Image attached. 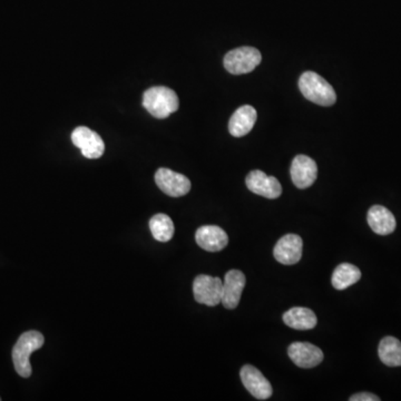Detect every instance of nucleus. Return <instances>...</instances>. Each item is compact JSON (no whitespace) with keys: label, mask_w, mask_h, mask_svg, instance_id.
Listing matches in <instances>:
<instances>
[{"label":"nucleus","mask_w":401,"mask_h":401,"mask_svg":"<svg viewBox=\"0 0 401 401\" xmlns=\"http://www.w3.org/2000/svg\"><path fill=\"white\" fill-rule=\"evenodd\" d=\"M143 106L155 119H163L178 111L180 103L174 90L165 86H155L143 95Z\"/></svg>","instance_id":"obj_1"},{"label":"nucleus","mask_w":401,"mask_h":401,"mask_svg":"<svg viewBox=\"0 0 401 401\" xmlns=\"http://www.w3.org/2000/svg\"><path fill=\"white\" fill-rule=\"evenodd\" d=\"M44 342V336L38 331L25 332L16 342L12 349V362L18 375L23 378H30L32 376L30 355L36 350L41 349Z\"/></svg>","instance_id":"obj_2"},{"label":"nucleus","mask_w":401,"mask_h":401,"mask_svg":"<svg viewBox=\"0 0 401 401\" xmlns=\"http://www.w3.org/2000/svg\"><path fill=\"white\" fill-rule=\"evenodd\" d=\"M299 88L310 102L331 106L337 101V94L326 79L314 72H305L299 79Z\"/></svg>","instance_id":"obj_3"},{"label":"nucleus","mask_w":401,"mask_h":401,"mask_svg":"<svg viewBox=\"0 0 401 401\" xmlns=\"http://www.w3.org/2000/svg\"><path fill=\"white\" fill-rule=\"evenodd\" d=\"M261 61V52L254 47H238L225 55L224 67L233 75H242L256 70Z\"/></svg>","instance_id":"obj_4"},{"label":"nucleus","mask_w":401,"mask_h":401,"mask_svg":"<svg viewBox=\"0 0 401 401\" xmlns=\"http://www.w3.org/2000/svg\"><path fill=\"white\" fill-rule=\"evenodd\" d=\"M195 301L207 307H216L221 302L223 281L218 276L200 274L193 282Z\"/></svg>","instance_id":"obj_5"},{"label":"nucleus","mask_w":401,"mask_h":401,"mask_svg":"<svg viewBox=\"0 0 401 401\" xmlns=\"http://www.w3.org/2000/svg\"><path fill=\"white\" fill-rule=\"evenodd\" d=\"M72 142L90 160L99 158L104 154L105 144L102 137L86 126H79L74 130L72 133Z\"/></svg>","instance_id":"obj_6"},{"label":"nucleus","mask_w":401,"mask_h":401,"mask_svg":"<svg viewBox=\"0 0 401 401\" xmlns=\"http://www.w3.org/2000/svg\"><path fill=\"white\" fill-rule=\"evenodd\" d=\"M155 182L158 189L172 198H180L187 194L191 189V182L185 175L169 169H157Z\"/></svg>","instance_id":"obj_7"},{"label":"nucleus","mask_w":401,"mask_h":401,"mask_svg":"<svg viewBox=\"0 0 401 401\" xmlns=\"http://www.w3.org/2000/svg\"><path fill=\"white\" fill-rule=\"evenodd\" d=\"M242 384H245L247 391L259 400H265L270 398L274 393L270 382L262 375L259 369L251 364L242 367L240 371Z\"/></svg>","instance_id":"obj_8"},{"label":"nucleus","mask_w":401,"mask_h":401,"mask_svg":"<svg viewBox=\"0 0 401 401\" xmlns=\"http://www.w3.org/2000/svg\"><path fill=\"white\" fill-rule=\"evenodd\" d=\"M245 183L251 192L261 195L263 198H270V200L278 198L282 194V186L279 181L274 176H269L265 172L259 171V169L250 172L247 174Z\"/></svg>","instance_id":"obj_9"},{"label":"nucleus","mask_w":401,"mask_h":401,"mask_svg":"<svg viewBox=\"0 0 401 401\" xmlns=\"http://www.w3.org/2000/svg\"><path fill=\"white\" fill-rule=\"evenodd\" d=\"M291 178L298 189H308L318 176L317 163L307 155H298L291 164Z\"/></svg>","instance_id":"obj_10"},{"label":"nucleus","mask_w":401,"mask_h":401,"mask_svg":"<svg viewBox=\"0 0 401 401\" xmlns=\"http://www.w3.org/2000/svg\"><path fill=\"white\" fill-rule=\"evenodd\" d=\"M302 249L303 242L301 236L297 234H287L280 238L274 247V258L281 265H297L302 256Z\"/></svg>","instance_id":"obj_11"},{"label":"nucleus","mask_w":401,"mask_h":401,"mask_svg":"<svg viewBox=\"0 0 401 401\" xmlns=\"http://www.w3.org/2000/svg\"><path fill=\"white\" fill-rule=\"evenodd\" d=\"M288 355L294 364L303 369L314 368L323 360L322 350L309 342L291 343L288 348Z\"/></svg>","instance_id":"obj_12"},{"label":"nucleus","mask_w":401,"mask_h":401,"mask_svg":"<svg viewBox=\"0 0 401 401\" xmlns=\"http://www.w3.org/2000/svg\"><path fill=\"white\" fill-rule=\"evenodd\" d=\"M245 283H247V278L240 270H230L225 274L221 300L224 308L233 310L238 307Z\"/></svg>","instance_id":"obj_13"},{"label":"nucleus","mask_w":401,"mask_h":401,"mask_svg":"<svg viewBox=\"0 0 401 401\" xmlns=\"http://www.w3.org/2000/svg\"><path fill=\"white\" fill-rule=\"evenodd\" d=\"M195 241L198 247L207 252H218L229 243L227 232L216 225H204L195 233Z\"/></svg>","instance_id":"obj_14"},{"label":"nucleus","mask_w":401,"mask_h":401,"mask_svg":"<svg viewBox=\"0 0 401 401\" xmlns=\"http://www.w3.org/2000/svg\"><path fill=\"white\" fill-rule=\"evenodd\" d=\"M258 114L256 108L250 105H245L238 107L229 122V132L234 137L245 136L247 134L252 131L253 126L256 124Z\"/></svg>","instance_id":"obj_15"},{"label":"nucleus","mask_w":401,"mask_h":401,"mask_svg":"<svg viewBox=\"0 0 401 401\" xmlns=\"http://www.w3.org/2000/svg\"><path fill=\"white\" fill-rule=\"evenodd\" d=\"M367 221L371 230L378 236H389L395 230V218L387 207L373 205L370 207Z\"/></svg>","instance_id":"obj_16"},{"label":"nucleus","mask_w":401,"mask_h":401,"mask_svg":"<svg viewBox=\"0 0 401 401\" xmlns=\"http://www.w3.org/2000/svg\"><path fill=\"white\" fill-rule=\"evenodd\" d=\"M283 322L296 330H310L317 326V316L312 310L294 307L283 314Z\"/></svg>","instance_id":"obj_17"},{"label":"nucleus","mask_w":401,"mask_h":401,"mask_svg":"<svg viewBox=\"0 0 401 401\" xmlns=\"http://www.w3.org/2000/svg\"><path fill=\"white\" fill-rule=\"evenodd\" d=\"M361 279V271L356 265L341 263L334 269L331 283L337 290H346Z\"/></svg>","instance_id":"obj_18"},{"label":"nucleus","mask_w":401,"mask_h":401,"mask_svg":"<svg viewBox=\"0 0 401 401\" xmlns=\"http://www.w3.org/2000/svg\"><path fill=\"white\" fill-rule=\"evenodd\" d=\"M378 355L382 364L401 367V342L395 337H386L379 343Z\"/></svg>","instance_id":"obj_19"},{"label":"nucleus","mask_w":401,"mask_h":401,"mask_svg":"<svg viewBox=\"0 0 401 401\" xmlns=\"http://www.w3.org/2000/svg\"><path fill=\"white\" fill-rule=\"evenodd\" d=\"M150 229H151L153 238L158 242H169L174 236L175 227L172 218L166 214H156L150 220Z\"/></svg>","instance_id":"obj_20"},{"label":"nucleus","mask_w":401,"mask_h":401,"mask_svg":"<svg viewBox=\"0 0 401 401\" xmlns=\"http://www.w3.org/2000/svg\"><path fill=\"white\" fill-rule=\"evenodd\" d=\"M380 398L373 393H360L350 397V401H379Z\"/></svg>","instance_id":"obj_21"},{"label":"nucleus","mask_w":401,"mask_h":401,"mask_svg":"<svg viewBox=\"0 0 401 401\" xmlns=\"http://www.w3.org/2000/svg\"><path fill=\"white\" fill-rule=\"evenodd\" d=\"M0 400H1V398H0Z\"/></svg>","instance_id":"obj_22"}]
</instances>
